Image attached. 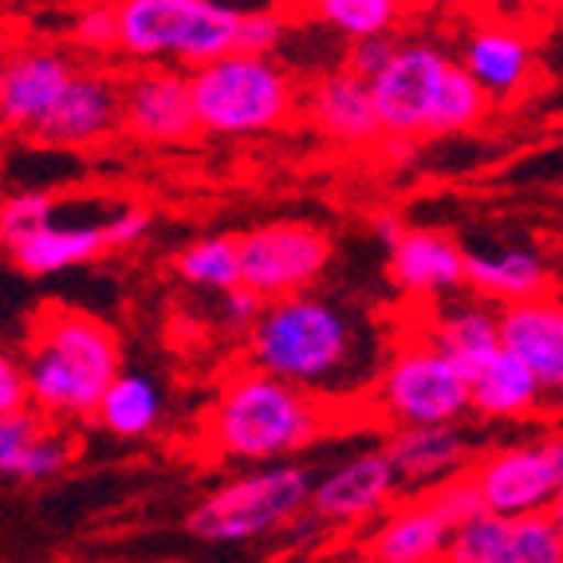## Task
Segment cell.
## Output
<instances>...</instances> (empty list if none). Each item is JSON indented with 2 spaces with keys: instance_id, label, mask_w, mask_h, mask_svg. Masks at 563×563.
Returning a JSON list of instances; mask_svg holds the SVG:
<instances>
[{
  "instance_id": "23",
  "label": "cell",
  "mask_w": 563,
  "mask_h": 563,
  "mask_svg": "<svg viewBox=\"0 0 563 563\" xmlns=\"http://www.w3.org/2000/svg\"><path fill=\"white\" fill-rule=\"evenodd\" d=\"M422 339L438 355L450 358L461 375H465V383H470V375H477L481 366L500 351L497 311H488L481 300L442 303V308L433 311V320Z\"/></svg>"
},
{
  "instance_id": "20",
  "label": "cell",
  "mask_w": 563,
  "mask_h": 563,
  "mask_svg": "<svg viewBox=\"0 0 563 563\" xmlns=\"http://www.w3.org/2000/svg\"><path fill=\"white\" fill-rule=\"evenodd\" d=\"M453 528L433 512L430 500L418 493L413 500L390 505L378 528L366 540L371 563H442Z\"/></svg>"
},
{
  "instance_id": "15",
  "label": "cell",
  "mask_w": 563,
  "mask_h": 563,
  "mask_svg": "<svg viewBox=\"0 0 563 563\" xmlns=\"http://www.w3.org/2000/svg\"><path fill=\"white\" fill-rule=\"evenodd\" d=\"M79 67L52 47H24L4 59V126L36 139Z\"/></svg>"
},
{
  "instance_id": "13",
  "label": "cell",
  "mask_w": 563,
  "mask_h": 563,
  "mask_svg": "<svg viewBox=\"0 0 563 563\" xmlns=\"http://www.w3.org/2000/svg\"><path fill=\"white\" fill-rule=\"evenodd\" d=\"M497 343L544 386V395L563 386V308L555 296L505 303L497 311Z\"/></svg>"
},
{
  "instance_id": "27",
  "label": "cell",
  "mask_w": 563,
  "mask_h": 563,
  "mask_svg": "<svg viewBox=\"0 0 563 563\" xmlns=\"http://www.w3.org/2000/svg\"><path fill=\"white\" fill-rule=\"evenodd\" d=\"M488 95L473 84L465 71L457 67V59L450 64L445 71L442 87L433 95V107H430V119H426V134H461V131H473L481 126L488 114Z\"/></svg>"
},
{
  "instance_id": "5",
  "label": "cell",
  "mask_w": 563,
  "mask_h": 563,
  "mask_svg": "<svg viewBox=\"0 0 563 563\" xmlns=\"http://www.w3.org/2000/svg\"><path fill=\"white\" fill-rule=\"evenodd\" d=\"M311 473L303 465H268L217 485L186 512V532L206 544H249L308 517Z\"/></svg>"
},
{
  "instance_id": "25",
  "label": "cell",
  "mask_w": 563,
  "mask_h": 563,
  "mask_svg": "<svg viewBox=\"0 0 563 563\" xmlns=\"http://www.w3.org/2000/svg\"><path fill=\"white\" fill-rule=\"evenodd\" d=\"M162 413H166V395L151 375L142 371H119V375L107 383L103 398L95 406V422L103 426L111 438H146V433L158 430Z\"/></svg>"
},
{
  "instance_id": "11",
  "label": "cell",
  "mask_w": 563,
  "mask_h": 563,
  "mask_svg": "<svg viewBox=\"0 0 563 563\" xmlns=\"http://www.w3.org/2000/svg\"><path fill=\"white\" fill-rule=\"evenodd\" d=\"M402 493L395 481V470L383 450H366L311 481L308 517L320 525H358V520L383 517Z\"/></svg>"
},
{
  "instance_id": "14",
  "label": "cell",
  "mask_w": 563,
  "mask_h": 563,
  "mask_svg": "<svg viewBox=\"0 0 563 563\" xmlns=\"http://www.w3.org/2000/svg\"><path fill=\"white\" fill-rule=\"evenodd\" d=\"M390 470H395L398 488H430L470 473L477 461L473 433L461 426H422V430H395V438L383 445Z\"/></svg>"
},
{
  "instance_id": "12",
  "label": "cell",
  "mask_w": 563,
  "mask_h": 563,
  "mask_svg": "<svg viewBox=\"0 0 563 563\" xmlns=\"http://www.w3.org/2000/svg\"><path fill=\"white\" fill-rule=\"evenodd\" d=\"M119 126L142 142H189L198 134L194 103H189L186 71L174 67H151L139 71L119 87Z\"/></svg>"
},
{
  "instance_id": "35",
  "label": "cell",
  "mask_w": 563,
  "mask_h": 563,
  "mask_svg": "<svg viewBox=\"0 0 563 563\" xmlns=\"http://www.w3.org/2000/svg\"><path fill=\"white\" fill-rule=\"evenodd\" d=\"M395 36H378V40H363V44H351V56H347V71L351 76H358L363 84H371V79L378 76L386 67V59L395 56Z\"/></svg>"
},
{
  "instance_id": "8",
  "label": "cell",
  "mask_w": 563,
  "mask_h": 563,
  "mask_svg": "<svg viewBox=\"0 0 563 563\" xmlns=\"http://www.w3.org/2000/svg\"><path fill=\"white\" fill-rule=\"evenodd\" d=\"M470 481L477 488L481 508H485L488 517L520 520L555 512L563 493L560 433H548L540 442L481 453L470 465Z\"/></svg>"
},
{
  "instance_id": "30",
  "label": "cell",
  "mask_w": 563,
  "mask_h": 563,
  "mask_svg": "<svg viewBox=\"0 0 563 563\" xmlns=\"http://www.w3.org/2000/svg\"><path fill=\"white\" fill-rule=\"evenodd\" d=\"M52 213H56V201L47 194H12V198L0 201V244L12 249L24 236L40 233L44 225H52Z\"/></svg>"
},
{
  "instance_id": "21",
  "label": "cell",
  "mask_w": 563,
  "mask_h": 563,
  "mask_svg": "<svg viewBox=\"0 0 563 563\" xmlns=\"http://www.w3.org/2000/svg\"><path fill=\"white\" fill-rule=\"evenodd\" d=\"M303 107H308V119L335 142L366 146V142L383 139L375 119V103H371V84L351 76L347 67H335V71L316 79Z\"/></svg>"
},
{
  "instance_id": "2",
  "label": "cell",
  "mask_w": 563,
  "mask_h": 563,
  "mask_svg": "<svg viewBox=\"0 0 563 563\" xmlns=\"http://www.w3.org/2000/svg\"><path fill=\"white\" fill-rule=\"evenodd\" d=\"M20 366L29 386V410L47 422L91 418L107 383L122 371L119 335L87 311L47 303L32 320Z\"/></svg>"
},
{
  "instance_id": "1",
  "label": "cell",
  "mask_w": 563,
  "mask_h": 563,
  "mask_svg": "<svg viewBox=\"0 0 563 563\" xmlns=\"http://www.w3.org/2000/svg\"><path fill=\"white\" fill-rule=\"evenodd\" d=\"M244 339L253 371L280 378L303 395L339 390L363 363L366 343L355 316L316 291L264 303L261 320Z\"/></svg>"
},
{
  "instance_id": "4",
  "label": "cell",
  "mask_w": 563,
  "mask_h": 563,
  "mask_svg": "<svg viewBox=\"0 0 563 563\" xmlns=\"http://www.w3.org/2000/svg\"><path fill=\"white\" fill-rule=\"evenodd\" d=\"M198 131L244 134L280 131L300 111V87L273 56H225L186 71Z\"/></svg>"
},
{
  "instance_id": "36",
  "label": "cell",
  "mask_w": 563,
  "mask_h": 563,
  "mask_svg": "<svg viewBox=\"0 0 563 563\" xmlns=\"http://www.w3.org/2000/svg\"><path fill=\"white\" fill-rule=\"evenodd\" d=\"M16 410H29V386H24V366L12 351L0 347V418Z\"/></svg>"
},
{
  "instance_id": "16",
  "label": "cell",
  "mask_w": 563,
  "mask_h": 563,
  "mask_svg": "<svg viewBox=\"0 0 563 563\" xmlns=\"http://www.w3.org/2000/svg\"><path fill=\"white\" fill-rule=\"evenodd\" d=\"M76 461V438L36 410L0 418V481L44 485Z\"/></svg>"
},
{
  "instance_id": "19",
  "label": "cell",
  "mask_w": 563,
  "mask_h": 563,
  "mask_svg": "<svg viewBox=\"0 0 563 563\" xmlns=\"http://www.w3.org/2000/svg\"><path fill=\"white\" fill-rule=\"evenodd\" d=\"M457 67L493 103V99H512V95L525 91L528 79H532L536 56L532 44L517 29H508V24H481V29L470 32V40L461 47Z\"/></svg>"
},
{
  "instance_id": "26",
  "label": "cell",
  "mask_w": 563,
  "mask_h": 563,
  "mask_svg": "<svg viewBox=\"0 0 563 563\" xmlns=\"http://www.w3.org/2000/svg\"><path fill=\"white\" fill-rule=\"evenodd\" d=\"M12 264L24 276H52L64 268H76L95 256L107 253L103 225H44L40 233L24 236L20 244H12Z\"/></svg>"
},
{
  "instance_id": "24",
  "label": "cell",
  "mask_w": 563,
  "mask_h": 563,
  "mask_svg": "<svg viewBox=\"0 0 563 563\" xmlns=\"http://www.w3.org/2000/svg\"><path fill=\"white\" fill-rule=\"evenodd\" d=\"M540 406H544V386L505 351H497L477 375H470V413L493 422H520L540 413Z\"/></svg>"
},
{
  "instance_id": "37",
  "label": "cell",
  "mask_w": 563,
  "mask_h": 563,
  "mask_svg": "<svg viewBox=\"0 0 563 563\" xmlns=\"http://www.w3.org/2000/svg\"><path fill=\"white\" fill-rule=\"evenodd\" d=\"M264 303L256 300L253 291L244 288H233L221 296V323H225L229 331H236V335H249V331L256 328V320H261Z\"/></svg>"
},
{
  "instance_id": "22",
  "label": "cell",
  "mask_w": 563,
  "mask_h": 563,
  "mask_svg": "<svg viewBox=\"0 0 563 563\" xmlns=\"http://www.w3.org/2000/svg\"><path fill=\"white\" fill-rule=\"evenodd\" d=\"M465 284L488 300L528 303L552 296L555 273L536 249H497V253H465Z\"/></svg>"
},
{
  "instance_id": "38",
  "label": "cell",
  "mask_w": 563,
  "mask_h": 563,
  "mask_svg": "<svg viewBox=\"0 0 563 563\" xmlns=\"http://www.w3.org/2000/svg\"><path fill=\"white\" fill-rule=\"evenodd\" d=\"M371 229H375L378 244H386V249H395V244L402 241V233H406L410 225H406V221H402L398 213H386V209H383V213L371 217Z\"/></svg>"
},
{
  "instance_id": "32",
  "label": "cell",
  "mask_w": 563,
  "mask_h": 563,
  "mask_svg": "<svg viewBox=\"0 0 563 563\" xmlns=\"http://www.w3.org/2000/svg\"><path fill=\"white\" fill-rule=\"evenodd\" d=\"M284 40V16L268 9H244L236 56H273Z\"/></svg>"
},
{
  "instance_id": "6",
  "label": "cell",
  "mask_w": 563,
  "mask_h": 563,
  "mask_svg": "<svg viewBox=\"0 0 563 563\" xmlns=\"http://www.w3.org/2000/svg\"><path fill=\"white\" fill-rule=\"evenodd\" d=\"M375 402L395 430L461 426V418L470 413V383L450 358L438 355L418 335L390 351L378 375Z\"/></svg>"
},
{
  "instance_id": "9",
  "label": "cell",
  "mask_w": 563,
  "mask_h": 563,
  "mask_svg": "<svg viewBox=\"0 0 563 563\" xmlns=\"http://www.w3.org/2000/svg\"><path fill=\"white\" fill-rule=\"evenodd\" d=\"M453 59L430 40H402L395 56L371 79V103L383 139H418L426 134L433 95L442 87Z\"/></svg>"
},
{
  "instance_id": "10",
  "label": "cell",
  "mask_w": 563,
  "mask_h": 563,
  "mask_svg": "<svg viewBox=\"0 0 563 563\" xmlns=\"http://www.w3.org/2000/svg\"><path fill=\"white\" fill-rule=\"evenodd\" d=\"M442 563H563L560 508L540 517H473L453 528Z\"/></svg>"
},
{
  "instance_id": "17",
  "label": "cell",
  "mask_w": 563,
  "mask_h": 563,
  "mask_svg": "<svg viewBox=\"0 0 563 563\" xmlns=\"http://www.w3.org/2000/svg\"><path fill=\"white\" fill-rule=\"evenodd\" d=\"M114 131H119V84L103 71L79 67L36 139L47 146H95Z\"/></svg>"
},
{
  "instance_id": "18",
  "label": "cell",
  "mask_w": 563,
  "mask_h": 563,
  "mask_svg": "<svg viewBox=\"0 0 563 563\" xmlns=\"http://www.w3.org/2000/svg\"><path fill=\"white\" fill-rule=\"evenodd\" d=\"M390 284L406 296H453L465 288V253L442 229H406L390 249Z\"/></svg>"
},
{
  "instance_id": "7",
  "label": "cell",
  "mask_w": 563,
  "mask_h": 563,
  "mask_svg": "<svg viewBox=\"0 0 563 563\" xmlns=\"http://www.w3.org/2000/svg\"><path fill=\"white\" fill-rule=\"evenodd\" d=\"M331 256H335L331 236L303 221H276L236 236L241 288L253 291L261 303L311 291V284L328 273Z\"/></svg>"
},
{
  "instance_id": "3",
  "label": "cell",
  "mask_w": 563,
  "mask_h": 563,
  "mask_svg": "<svg viewBox=\"0 0 563 563\" xmlns=\"http://www.w3.org/2000/svg\"><path fill=\"white\" fill-rule=\"evenodd\" d=\"M328 433L323 398L268 378L253 366L221 383L206 418V445L221 461H291Z\"/></svg>"
},
{
  "instance_id": "29",
  "label": "cell",
  "mask_w": 563,
  "mask_h": 563,
  "mask_svg": "<svg viewBox=\"0 0 563 563\" xmlns=\"http://www.w3.org/2000/svg\"><path fill=\"white\" fill-rule=\"evenodd\" d=\"M316 16L331 32L347 36L351 44H363V40L390 36L398 16H402V4H395V0H323V4H316Z\"/></svg>"
},
{
  "instance_id": "31",
  "label": "cell",
  "mask_w": 563,
  "mask_h": 563,
  "mask_svg": "<svg viewBox=\"0 0 563 563\" xmlns=\"http://www.w3.org/2000/svg\"><path fill=\"white\" fill-rule=\"evenodd\" d=\"M422 497L430 500L433 512H438V517H442L450 528L470 525L473 517H481V512H485V508H481L477 488H473V481H470V473H461V477L430 488V493H422Z\"/></svg>"
},
{
  "instance_id": "34",
  "label": "cell",
  "mask_w": 563,
  "mask_h": 563,
  "mask_svg": "<svg viewBox=\"0 0 563 563\" xmlns=\"http://www.w3.org/2000/svg\"><path fill=\"white\" fill-rule=\"evenodd\" d=\"M154 225V213L151 209H122V213H114L111 221L103 225V241H107V253L111 249H131V244H139L142 236L151 233Z\"/></svg>"
},
{
  "instance_id": "39",
  "label": "cell",
  "mask_w": 563,
  "mask_h": 563,
  "mask_svg": "<svg viewBox=\"0 0 563 563\" xmlns=\"http://www.w3.org/2000/svg\"><path fill=\"white\" fill-rule=\"evenodd\" d=\"M0 126H4V59H0Z\"/></svg>"
},
{
  "instance_id": "28",
  "label": "cell",
  "mask_w": 563,
  "mask_h": 563,
  "mask_svg": "<svg viewBox=\"0 0 563 563\" xmlns=\"http://www.w3.org/2000/svg\"><path fill=\"white\" fill-rule=\"evenodd\" d=\"M178 276L194 288L206 291H233L241 288V268H236V236H201L178 253Z\"/></svg>"
},
{
  "instance_id": "33",
  "label": "cell",
  "mask_w": 563,
  "mask_h": 563,
  "mask_svg": "<svg viewBox=\"0 0 563 563\" xmlns=\"http://www.w3.org/2000/svg\"><path fill=\"white\" fill-rule=\"evenodd\" d=\"M71 40L87 52H114V4H87L71 20Z\"/></svg>"
}]
</instances>
